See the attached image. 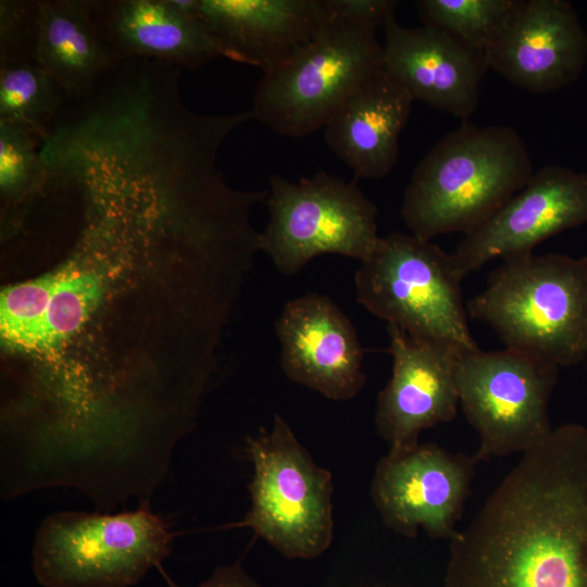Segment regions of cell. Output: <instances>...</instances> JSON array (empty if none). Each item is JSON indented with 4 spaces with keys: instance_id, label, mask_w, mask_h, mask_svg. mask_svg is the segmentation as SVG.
Returning <instances> with one entry per match:
<instances>
[{
    "instance_id": "1",
    "label": "cell",
    "mask_w": 587,
    "mask_h": 587,
    "mask_svg": "<svg viewBox=\"0 0 587 587\" xmlns=\"http://www.w3.org/2000/svg\"><path fill=\"white\" fill-rule=\"evenodd\" d=\"M441 587H587V427L521 454L449 544Z\"/></svg>"
},
{
    "instance_id": "2",
    "label": "cell",
    "mask_w": 587,
    "mask_h": 587,
    "mask_svg": "<svg viewBox=\"0 0 587 587\" xmlns=\"http://www.w3.org/2000/svg\"><path fill=\"white\" fill-rule=\"evenodd\" d=\"M534 174L520 134L470 121L445 135L419 162L405 187L401 217L411 234L432 240L473 232Z\"/></svg>"
},
{
    "instance_id": "3",
    "label": "cell",
    "mask_w": 587,
    "mask_h": 587,
    "mask_svg": "<svg viewBox=\"0 0 587 587\" xmlns=\"http://www.w3.org/2000/svg\"><path fill=\"white\" fill-rule=\"evenodd\" d=\"M466 311L505 348L575 365L587 357V257L532 252L505 260Z\"/></svg>"
},
{
    "instance_id": "4",
    "label": "cell",
    "mask_w": 587,
    "mask_h": 587,
    "mask_svg": "<svg viewBox=\"0 0 587 587\" xmlns=\"http://www.w3.org/2000/svg\"><path fill=\"white\" fill-rule=\"evenodd\" d=\"M328 16L316 35L284 63L263 72L253 118L294 138L324 128L344 100L383 68L380 26L355 0H326Z\"/></svg>"
},
{
    "instance_id": "5",
    "label": "cell",
    "mask_w": 587,
    "mask_h": 587,
    "mask_svg": "<svg viewBox=\"0 0 587 587\" xmlns=\"http://www.w3.org/2000/svg\"><path fill=\"white\" fill-rule=\"evenodd\" d=\"M172 542L149 502L114 514L54 512L36 532L32 570L43 587H129L161 565Z\"/></svg>"
},
{
    "instance_id": "6",
    "label": "cell",
    "mask_w": 587,
    "mask_h": 587,
    "mask_svg": "<svg viewBox=\"0 0 587 587\" xmlns=\"http://www.w3.org/2000/svg\"><path fill=\"white\" fill-rule=\"evenodd\" d=\"M354 274L357 301L408 335L478 349L451 253L413 234L380 237Z\"/></svg>"
},
{
    "instance_id": "7",
    "label": "cell",
    "mask_w": 587,
    "mask_h": 587,
    "mask_svg": "<svg viewBox=\"0 0 587 587\" xmlns=\"http://www.w3.org/2000/svg\"><path fill=\"white\" fill-rule=\"evenodd\" d=\"M253 475L250 508L239 527H249L289 559H313L334 538L333 478L317 465L284 417L246 440Z\"/></svg>"
},
{
    "instance_id": "8",
    "label": "cell",
    "mask_w": 587,
    "mask_h": 587,
    "mask_svg": "<svg viewBox=\"0 0 587 587\" xmlns=\"http://www.w3.org/2000/svg\"><path fill=\"white\" fill-rule=\"evenodd\" d=\"M265 203L270 221L260 250L287 276L324 253L363 262L380 238L375 204L354 182L325 171L297 183L273 175Z\"/></svg>"
},
{
    "instance_id": "9",
    "label": "cell",
    "mask_w": 587,
    "mask_h": 587,
    "mask_svg": "<svg viewBox=\"0 0 587 587\" xmlns=\"http://www.w3.org/2000/svg\"><path fill=\"white\" fill-rule=\"evenodd\" d=\"M559 366L504 348L463 352L457 371L459 405L479 437L478 462L524 453L551 434L548 408Z\"/></svg>"
},
{
    "instance_id": "10",
    "label": "cell",
    "mask_w": 587,
    "mask_h": 587,
    "mask_svg": "<svg viewBox=\"0 0 587 587\" xmlns=\"http://www.w3.org/2000/svg\"><path fill=\"white\" fill-rule=\"evenodd\" d=\"M478 460L436 444L388 452L376 465L371 497L384 524L404 537L420 530L451 540L458 533Z\"/></svg>"
},
{
    "instance_id": "11",
    "label": "cell",
    "mask_w": 587,
    "mask_h": 587,
    "mask_svg": "<svg viewBox=\"0 0 587 587\" xmlns=\"http://www.w3.org/2000/svg\"><path fill=\"white\" fill-rule=\"evenodd\" d=\"M587 222V172L547 165L495 214L464 235L451 258L464 278L491 260L532 253L548 238Z\"/></svg>"
},
{
    "instance_id": "12",
    "label": "cell",
    "mask_w": 587,
    "mask_h": 587,
    "mask_svg": "<svg viewBox=\"0 0 587 587\" xmlns=\"http://www.w3.org/2000/svg\"><path fill=\"white\" fill-rule=\"evenodd\" d=\"M387 333L392 371L377 398L375 427L388 452H400L417 446L424 429L455 417L457 371L467 351L412 337L392 325Z\"/></svg>"
},
{
    "instance_id": "13",
    "label": "cell",
    "mask_w": 587,
    "mask_h": 587,
    "mask_svg": "<svg viewBox=\"0 0 587 587\" xmlns=\"http://www.w3.org/2000/svg\"><path fill=\"white\" fill-rule=\"evenodd\" d=\"M486 61L489 68L529 92L558 91L582 74L587 33L566 0H517Z\"/></svg>"
},
{
    "instance_id": "14",
    "label": "cell",
    "mask_w": 587,
    "mask_h": 587,
    "mask_svg": "<svg viewBox=\"0 0 587 587\" xmlns=\"http://www.w3.org/2000/svg\"><path fill=\"white\" fill-rule=\"evenodd\" d=\"M286 376L327 399L346 401L364 387L363 349L354 326L327 296L289 300L275 322Z\"/></svg>"
},
{
    "instance_id": "15",
    "label": "cell",
    "mask_w": 587,
    "mask_h": 587,
    "mask_svg": "<svg viewBox=\"0 0 587 587\" xmlns=\"http://www.w3.org/2000/svg\"><path fill=\"white\" fill-rule=\"evenodd\" d=\"M383 29L384 70L414 100L469 121L489 68L486 57L438 28L403 27L395 15Z\"/></svg>"
},
{
    "instance_id": "16",
    "label": "cell",
    "mask_w": 587,
    "mask_h": 587,
    "mask_svg": "<svg viewBox=\"0 0 587 587\" xmlns=\"http://www.w3.org/2000/svg\"><path fill=\"white\" fill-rule=\"evenodd\" d=\"M327 16L326 0H199V18L223 58L262 72L309 42Z\"/></svg>"
},
{
    "instance_id": "17",
    "label": "cell",
    "mask_w": 587,
    "mask_h": 587,
    "mask_svg": "<svg viewBox=\"0 0 587 587\" xmlns=\"http://www.w3.org/2000/svg\"><path fill=\"white\" fill-rule=\"evenodd\" d=\"M92 14L115 63L149 59L195 71L223 57L199 16L175 0H92Z\"/></svg>"
},
{
    "instance_id": "18",
    "label": "cell",
    "mask_w": 587,
    "mask_h": 587,
    "mask_svg": "<svg viewBox=\"0 0 587 587\" xmlns=\"http://www.w3.org/2000/svg\"><path fill=\"white\" fill-rule=\"evenodd\" d=\"M411 93L384 67L361 83L326 124L329 149L354 173L355 178L387 176L399 158V136L405 126Z\"/></svg>"
},
{
    "instance_id": "19",
    "label": "cell",
    "mask_w": 587,
    "mask_h": 587,
    "mask_svg": "<svg viewBox=\"0 0 587 587\" xmlns=\"http://www.w3.org/2000/svg\"><path fill=\"white\" fill-rule=\"evenodd\" d=\"M37 63L70 98L88 93L116 63L92 14V0H39Z\"/></svg>"
},
{
    "instance_id": "20",
    "label": "cell",
    "mask_w": 587,
    "mask_h": 587,
    "mask_svg": "<svg viewBox=\"0 0 587 587\" xmlns=\"http://www.w3.org/2000/svg\"><path fill=\"white\" fill-rule=\"evenodd\" d=\"M68 99L63 87L36 62L0 66V121L41 135Z\"/></svg>"
},
{
    "instance_id": "21",
    "label": "cell",
    "mask_w": 587,
    "mask_h": 587,
    "mask_svg": "<svg viewBox=\"0 0 587 587\" xmlns=\"http://www.w3.org/2000/svg\"><path fill=\"white\" fill-rule=\"evenodd\" d=\"M516 1L419 0L415 5L423 25L444 30L486 57Z\"/></svg>"
},
{
    "instance_id": "22",
    "label": "cell",
    "mask_w": 587,
    "mask_h": 587,
    "mask_svg": "<svg viewBox=\"0 0 587 587\" xmlns=\"http://www.w3.org/2000/svg\"><path fill=\"white\" fill-rule=\"evenodd\" d=\"M101 296L99 276L89 271L61 272L38 330L34 350L62 345L88 319Z\"/></svg>"
},
{
    "instance_id": "23",
    "label": "cell",
    "mask_w": 587,
    "mask_h": 587,
    "mask_svg": "<svg viewBox=\"0 0 587 587\" xmlns=\"http://www.w3.org/2000/svg\"><path fill=\"white\" fill-rule=\"evenodd\" d=\"M61 272L4 288L0 301L2 339L12 347L34 350L36 337Z\"/></svg>"
},
{
    "instance_id": "24",
    "label": "cell",
    "mask_w": 587,
    "mask_h": 587,
    "mask_svg": "<svg viewBox=\"0 0 587 587\" xmlns=\"http://www.w3.org/2000/svg\"><path fill=\"white\" fill-rule=\"evenodd\" d=\"M40 135L9 121H0V190L4 199L28 197L37 187L42 164Z\"/></svg>"
},
{
    "instance_id": "25",
    "label": "cell",
    "mask_w": 587,
    "mask_h": 587,
    "mask_svg": "<svg viewBox=\"0 0 587 587\" xmlns=\"http://www.w3.org/2000/svg\"><path fill=\"white\" fill-rule=\"evenodd\" d=\"M39 0L0 1V66L36 62Z\"/></svg>"
},
{
    "instance_id": "26",
    "label": "cell",
    "mask_w": 587,
    "mask_h": 587,
    "mask_svg": "<svg viewBox=\"0 0 587 587\" xmlns=\"http://www.w3.org/2000/svg\"><path fill=\"white\" fill-rule=\"evenodd\" d=\"M168 587H180L168 580ZM197 587H262L240 562L217 566L212 575Z\"/></svg>"
}]
</instances>
